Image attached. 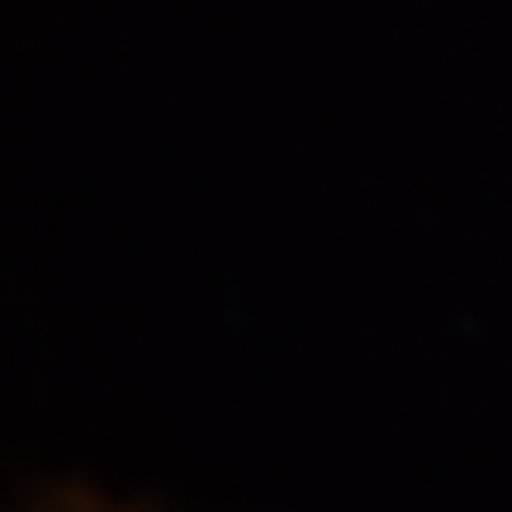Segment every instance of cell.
<instances>
[{
	"label": "cell",
	"instance_id": "6da1fadb",
	"mask_svg": "<svg viewBox=\"0 0 512 512\" xmlns=\"http://www.w3.org/2000/svg\"><path fill=\"white\" fill-rule=\"evenodd\" d=\"M19 512H162V508H147V503H119V498L86 494V489H53V494L34 498L29 508H19Z\"/></svg>",
	"mask_w": 512,
	"mask_h": 512
}]
</instances>
